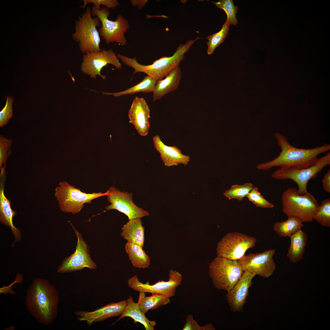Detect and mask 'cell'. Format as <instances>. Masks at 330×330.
Instances as JSON below:
<instances>
[{"instance_id":"39","label":"cell","mask_w":330,"mask_h":330,"mask_svg":"<svg viewBox=\"0 0 330 330\" xmlns=\"http://www.w3.org/2000/svg\"><path fill=\"white\" fill-rule=\"evenodd\" d=\"M148 0H131L130 2L133 6H136L139 9H141L147 3Z\"/></svg>"},{"instance_id":"34","label":"cell","mask_w":330,"mask_h":330,"mask_svg":"<svg viewBox=\"0 0 330 330\" xmlns=\"http://www.w3.org/2000/svg\"><path fill=\"white\" fill-rule=\"evenodd\" d=\"M246 197L257 207L267 208H273L274 207L273 204L266 200L261 195L258 188L256 186L253 187Z\"/></svg>"},{"instance_id":"21","label":"cell","mask_w":330,"mask_h":330,"mask_svg":"<svg viewBox=\"0 0 330 330\" xmlns=\"http://www.w3.org/2000/svg\"><path fill=\"white\" fill-rule=\"evenodd\" d=\"M121 229V236L127 242L136 244L143 247L145 228L141 218L129 220Z\"/></svg>"},{"instance_id":"29","label":"cell","mask_w":330,"mask_h":330,"mask_svg":"<svg viewBox=\"0 0 330 330\" xmlns=\"http://www.w3.org/2000/svg\"><path fill=\"white\" fill-rule=\"evenodd\" d=\"M230 25L226 20L219 31L209 35L206 38L208 40L207 53L208 55L212 54L216 48L224 42L228 34Z\"/></svg>"},{"instance_id":"16","label":"cell","mask_w":330,"mask_h":330,"mask_svg":"<svg viewBox=\"0 0 330 330\" xmlns=\"http://www.w3.org/2000/svg\"><path fill=\"white\" fill-rule=\"evenodd\" d=\"M127 304V300L113 302L94 311H75V314L78 320L84 321L90 326L93 324L104 321L108 318L120 316Z\"/></svg>"},{"instance_id":"15","label":"cell","mask_w":330,"mask_h":330,"mask_svg":"<svg viewBox=\"0 0 330 330\" xmlns=\"http://www.w3.org/2000/svg\"><path fill=\"white\" fill-rule=\"evenodd\" d=\"M275 250L270 249L262 252L250 253L239 260L243 270L264 278L272 275L276 265L273 259Z\"/></svg>"},{"instance_id":"30","label":"cell","mask_w":330,"mask_h":330,"mask_svg":"<svg viewBox=\"0 0 330 330\" xmlns=\"http://www.w3.org/2000/svg\"><path fill=\"white\" fill-rule=\"evenodd\" d=\"M313 220L323 226L330 227V199L322 201L313 215Z\"/></svg>"},{"instance_id":"32","label":"cell","mask_w":330,"mask_h":330,"mask_svg":"<svg viewBox=\"0 0 330 330\" xmlns=\"http://www.w3.org/2000/svg\"><path fill=\"white\" fill-rule=\"evenodd\" d=\"M215 6L223 9L227 16V20L230 24L235 25L238 20L236 14L238 9L237 6H235L233 0H219L217 2H213Z\"/></svg>"},{"instance_id":"2","label":"cell","mask_w":330,"mask_h":330,"mask_svg":"<svg viewBox=\"0 0 330 330\" xmlns=\"http://www.w3.org/2000/svg\"><path fill=\"white\" fill-rule=\"evenodd\" d=\"M274 137L281 151L279 155L273 160L258 165L257 169L266 170L274 167L282 168H306L314 164L318 156L330 149V145H323L310 149L298 148L291 145L286 137L277 132Z\"/></svg>"},{"instance_id":"24","label":"cell","mask_w":330,"mask_h":330,"mask_svg":"<svg viewBox=\"0 0 330 330\" xmlns=\"http://www.w3.org/2000/svg\"><path fill=\"white\" fill-rule=\"evenodd\" d=\"M291 244L287 255L289 261L295 263L302 260L305 252L307 238L306 233L299 230L289 237Z\"/></svg>"},{"instance_id":"33","label":"cell","mask_w":330,"mask_h":330,"mask_svg":"<svg viewBox=\"0 0 330 330\" xmlns=\"http://www.w3.org/2000/svg\"><path fill=\"white\" fill-rule=\"evenodd\" d=\"M12 142V140L5 138L3 136L0 135V168L1 175L4 172L2 167L3 165L4 164V168L5 169L6 160L11 153L10 147Z\"/></svg>"},{"instance_id":"25","label":"cell","mask_w":330,"mask_h":330,"mask_svg":"<svg viewBox=\"0 0 330 330\" xmlns=\"http://www.w3.org/2000/svg\"><path fill=\"white\" fill-rule=\"evenodd\" d=\"M138 303L140 308L145 314L150 310H154L170 303V298L163 295L155 293L146 296L145 292H139Z\"/></svg>"},{"instance_id":"1","label":"cell","mask_w":330,"mask_h":330,"mask_svg":"<svg viewBox=\"0 0 330 330\" xmlns=\"http://www.w3.org/2000/svg\"><path fill=\"white\" fill-rule=\"evenodd\" d=\"M25 300L27 310L38 323L49 325L56 319L58 292L48 280L34 279L27 290Z\"/></svg>"},{"instance_id":"17","label":"cell","mask_w":330,"mask_h":330,"mask_svg":"<svg viewBox=\"0 0 330 330\" xmlns=\"http://www.w3.org/2000/svg\"><path fill=\"white\" fill-rule=\"evenodd\" d=\"M150 117V109L146 100L143 97H135L128 112V118L141 136L148 134Z\"/></svg>"},{"instance_id":"20","label":"cell","mask_w":330,"mask_h":330,"mask_svg":"<svg viewBox=\"0 0 330 330\" xmlns=\"http://www.w3.org/2000/svg\"><path fill=\"white\" fill-rule=\"evenodd\" d=\"M181 78V70L178 67L164 79L157 80L152 92L153 101L159 100L166 94L176 90L179 86Z\"/></svg>"},{"instance_id":"14","label":"cell","mask_w":330,"mask_h":330,"mask_svg":"<svg viewBox=\"0 0 330 330\" xmlns=\"http://www.w3.org/2000/svg\"><path fill=\"white\" fill-rule=\"evenodd\" d=\"M108 190L107 199L111 204L106 206L107 210H116L127 216L129 220L148 216L149 214L136 205L132 200V193L121 192L115 187Z\"/></svg>"},{"instance_id":"3","label":"cell","mask_w":330,"mask_h":330,"mask_svg":"<svg viewBox=\"0 0 330 330\" xmlns=\"http://www.w3.org/2000/svg\"><path fill=\"white\" fill-rule=\"evenodd\" d=\"M200 38L197 37L194 39L188 40L185 44L179 46L172 56L162 57L150 65L140 64L135 57L130 58L119 54H117V56L125 65L134 69L133 74L143 72L159 80L163 79L173 70L179 67L180 62L184 58L185 54L193 44Z\"/></svg>"},{"instance_id":"13","label":"cell","mask_w":330,"mask_h":330,"mask_svg":"<svg viewBox=\"0 0 330 330\" xmlns=\"http://www.w3.org/2000/svg\"><path fill=\"white\" fill-rule=\"evenodd\" d=\"M73 227L77 238L75 251L63 261L57 268L58 273L76 271L84 268L91 270L97 268V264L90 258L88 245L83 239L81 233Z\"/></svg>"},{"instance_id":"37","label":"cell","mask_w":330,"mask_h":330,"mask_svg":"<svg viewBox=\"0 0 330 330\" xmlns=\"http://www.w3.org/2000/svg\"><path fill=\"white\" fill-rule=\"evenodd\" d=\"M182 330H204L203 326H200L193 318L192 315L188 314L185 319Z\"/></svg>"},{"instance_id":"23","label":"cell","mask_w":330,"mask_h":330,"mask_svg":"<svg viewBox=\"0 0 330 330\" xmlns=\"http://www.w3.org/2000/svg\"><path fill=\"white\" fill-rule=\"evenodd\" d=\"M11 203L5 196L3 188L0 190V220L4 225L10 227L12 232L15 237V243L20 240V231L16 228L13 224V219L16 214L11 207Z\"/></svg>"},{"instance_id":"8","label":"cell","mask_w":330,"mask_h":330,"mask_svg":"<svg viewBox=\"0 0 330 330\" xmlns=\"http://www.w3.org/2000/svg\"><path fill=\"white\" fill-rule=\"evenodd\" d=\"M108 191L87 193L71 185L66 181L61 182L55 189V196L61 211L75 214L79 212L85 203L99 197L107 196Z\"/></svg>"},{"instance_id":"9","label":"cell","mask_w":330,"mask_h":330,"mask_svg":"<svg viewBox=\"0 0 330 330\" xmlns=\"http://www.w3.org/2000/svg\"><path fill=\"white\" fill-rule=\"evenodd\" d=\"M330 165L329 152L325 155L318 158L314 164L309 167L300 169L280 168L275 170L271 177L277 180L290 179L293 180L298 186V193L303 195L308 193L307 189L308 181L316 177L318 174L321 172L325 167Z\"/></svg>"},{"instance_id":"27","label":"cell","mask_w":330,"mask_h":330,"mask_svg":"<svg viewBox=\"0 0 330 330\" xmlns=\"http://www.w3.org/2000/svg\"><path fill=\"white\" fill-rule=\"evenodd\" d=\"M304 226L302 221L296 217H288L287 219L281 222H277L273 226V230L280 237H290Z\"/></svg>"},{"instance_id":"28","label":"cell","mask_w":330,"mask_h":330,"mask_svg":"<svg viewBox=\"0 0 330 330\" xmlns=\"http://www.w3.org/2000/svg\"><path fill=\"white\" fill-rule=\"evenodd\" d=\"M157 81L155 78L147 75L145 77L140 83L126 90L112 93L103 92V94L105 95H112L115 97H119L124 95L133 94L139 92L148 93L153 92Z\"/></svg>"},{"instance_id":"38","label":"cell","mask_w":330,"mask_h":330,"mask_svg":"<svg viewBox=\"0 0 330 330\" xmlns=\"http://www.w3.org/2000/svg\"><path fill=\"white\" fill-rule=\"evenodd\" d=\"M323 189L328 193H330V169H329L324 174L322 180Z\"/></svg>"},{"instance_id":"6","label":"cell","mask_w":330,"mask_h":330,"mask_svg":"<svg viewBox=\"0 0 330 330\" xmlns=\"http://www.w3.org/2000/svg\"><path fill=\"white\" fill-rule=\"evenodd\" d=\"M244 271L239 260L218 256L209 266V275L214 286L229 291L240 279Z\"/></svg>"},{"instance_id":"18","label":"cell","mask_w":330,"mask_h":330,"mask_svg":"<svg viewBox=\"0 0 330 330\" xmlns=\"http://www.w3.org/2000/svg\"><path fill=\"white\" fill-rule=\"evenodd\" d=\"M256 275L248 271H244L240 279L226 295L231 310L235 312L242 310L251 286L252 280Z\"/></svg>"},{"instance_id":"31","label":"cell","mask_w":330,"mask_h":330,"mask_svg":"<svg viewBox=\"0 0 330 330\" xmlns=\"http://www.w3.org/2000/svg\"><path fill=\"white\" fill-rule=\"evenodd\" d=\"M254 186L251 183H246L242 185H235L226 190L223 195L229 200L237 199L241 200L247 197Z\"/></svg>"},{"instance_id":"12","label":"cell","mask_w":330,"mask_h":330,"mask_svg":"<svg viewBox=\"0 0 330 330\" xmlns=\"http://www.w3.org/2000/svg\"><path fill=\"white\" fill-rule=\"evenodd\" d=\"M110 64L117 69H122V64L117 54L112 49L100 50L83 54L81 66V70L84 74L95 79L99 75L103 79L105 76L101 73L102 69L107 64Z\"/></svg>"},{"instance_id":"22","label":"cell","mask_w":330,"mask_h":330,"mask_svg":"<svg viewBox=\"0 0 330 330\" xmlns=\"http://www.w3.org/2000/svg\"><path fill=\"white\" fill-rule=\"evenodd\" d=\"M127 304L124 310L116 322L125 317L133 319L135 323L139 322L144 326L146 330H154V327L157 324L154 321L148 319L141 310L138 302H135L132 296L127 300Z\"/></svg>"},{"instance_id":"7","label":"cell","mask_w":330,"mask_h":330,"mask_svg":"<svg viewBox=\"0 0 330 330\" xmlns=\"http://www.w3.org/2000/svg\"><path fill=\"white\" fill-rule=\"evenodd\" d=\"M92 16L97 17L99 19L101 26L98 30L100 37L106 44L116 42L125 45L127 40L125 34L129 27L127 19L120 13L117 16L114 21L108 19L110 11L105 7L93 6L91 8Z\"/></svg>"},{"instance_id":"5","label":"cell","mask_w":330,"mask_h":330,"mask_svg":"<svg viewBox=\"0 0 330 330\" xmlns=\"http://www.w3.org/2000/svg\"><path fill=\"white\" fill-rule=\"evenodd\" d=\"M282 209L288 217H294L303 222H310L314 220L313 215L318 208L314 196L309 193L299 194L294 187L287 188L281 196Z\"/></svg>"},{"instance_id":"26","label":"cell","mask_w":330,"mask_h":330,"mask_svg":"<svg viewBox=\"0 0 330 330\" xmlns=\"http://www.w3.org/2000/svg\"><path fill=\"white\" fill-rule=\"evenodd\" d=\"M125 249L133 267L145 269L149 266L150 258L140 246L127 242Z\"/></svg>"},{"instance_id":"10","label":"cell","mask_w":330,"mask_h":330,"mask_svg":"<svg viewBox=\"0 0 330 330\" xmlns=\"http://www.w3.org/2000/svg\"><path fill=\"white\" fill-rule=\"evenodd\" d=\"M255 238L238 232L227 233L219 242L216 248L219 256L232 260H239L249 248L256 243Z\"/></svg>"},{"instance_id":"11","label":"cell","mask_w":330,"mask_h":330,"mask_svg":"<svg viewBox=\"0 0 330 330\" xmlns=\"http://www.w3.org/2000/svg\"><path fill=\"white\" fill-rule=\"evenodd\" d=\"M168 280L159 281L153 284L147 281L145 283L140 282L137 275L130 278L127 284L129 288L138 292H143L152 294H161L170 298L174 296L176 289L181 284L183 278L182 275L176 270H170L169 272Z\"/></svg>"},{"instance_id":"4","label":"cell","mask_w":330,"mask_h":330,"mask_svg":"<svg viewBox=\"0 0 330 330\" xmlns=\"http://www.w3.org/2000/svg\"><path fill=\"white\" fill-rule=\"evenodd\" d=\"M92 16L91 8L88 6L76 20L75 31L72 35L83 54L101 49L100 47V36L97 29L101 23L98 17Z\"/></svg>"},{"instance_id":"35","label":"cell","mask_w":330,"mask_h":330,"mask_svg":"<svg viewBox=\"0 0 330 330\" xmlns=\"http://www.w3.org/2000/svg\"><path fill=\"white\" fill-rule=\"evenodd\" d=\"M6 102L4 107L0 112V127L6 125L13 115L12 103L13 98L10 96L6 97Z\"/></svg>"},{"instance_id":"36","label":"cell","mask_w":330,"mask_h":330,"mask_svg":"<svg viewBox=\"0 0 330 330\" xmlns=\"http://www.w3.org/2000/svg\"><path fill=\"white\" fill-rule=\"evenodd\" d=\"M83 1L82 8L85 7L88 4H91L95 6L103 5L108 9H114L119 5V2L117 0H83Z\"/></svg>"},{"instance_id":"19","label":"cell","mask_w":330,"mask_h":330,"mask_svg":"<svg viewBox=\"0 0 330 330\" xmlns=\"http://www.w3.org/2000/svg\"><path fill=\"white\" fill-rule=\"evenodd\" d=\"M152 141L154 147L160 153L161 159L165 166H177L180 164L186 165L190 161L189 156L182 154L181 150L176 146L165 145L159 135L153 136Z\"/></svg>"}]
</instances>
